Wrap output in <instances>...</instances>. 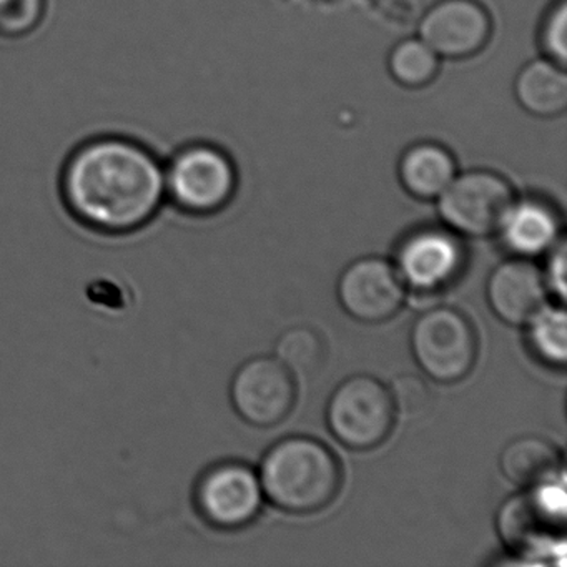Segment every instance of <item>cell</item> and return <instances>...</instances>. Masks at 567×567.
<instances>
[{"instance_id":"obj_1","label":"cell","mask_w":567,"mask_h":567,"mask_svg":"<svg viewBox=\"0 0 567 567\" xmlns=\"http://www.w3.org/2000/svg\"><path fill=\"white\" fill-rule=\"evenodd\" d=\"M62 195L69 210L89 227L127 234L148 224L164 204L165 167L134 138H92L69 157Z\"/></svg>"},{"instance_id":"obj_2","label":"cell","mask_w":567,"mask_h":567,"mask_svg":"<svg viewBox=\"0 0 567 567\" xmlns=\"http://www.w3.org/2000/svg\"><path fill=\"white\" fill-rule=\"evenodd\" d=\"M260 484L268 501L293 514L327 507L341 487L333 451L313 437L291 436L275 444L261 461Z\"/></svg>"},{"instance_id":"obj_3","label":"cell","mask_w":567,"mask_h":567,"mask_svg":"<svg viewBox=\"0 0 567 567\" xmlns=\"http://www.w3.org/2000/svg\"><path fill=\"white\" fill-rule=\"evenodd\" d=\"M567 499L556 480L509 497L497 514V530L517 556L554 554L564 560Z\"/></svg>"},{"instance_id":"obj_4","label":"cell","mask_w":567,"mask_h":567,"mask_svg":"<svg viewBox=\"0 0 567 567\" xmlns=\"http://www.w3.org/2000/svg\"><path fill=\"white\" fill-rule=\"evenodd\" d=\"M411 350L431 380L456 383L466 378L476 363V330L470 318L454 308H430L414 321Z\"/></svg>"},{"instance_id":"obj_5","label":"cell","mask_w":567,"mask_h":567,"mask_svg":"<svg viewBox=\"0 0 567 567\" xmlns=\"http://www.w3.org/2000/svg\"><path fill=\"white\" fill-rule=\"evenodd\" d=\"M328 426L344 446L373 450L390 436L396 408L390 390L367 374L348 378L331 394L327 410Z\"/></svg>"},{"instance_id":"obj_6","label":"cell","mask_w":567,"mask_h":567,"mask_svg":"<svg viewBox=\"0 0 567 567\" xmlns=\"http://www.w3.org/2000/svg\"><path fill=\"white\" fill-rule=\"evenodd\" d=\"M237 172L227 154L212 145L182 148L165 167L167 197L188 214L207 215L230 202Z\"/></svg>"},{"instance_id":"obj_7","label":"cell","mask_w":567,"mask_h":567,"mask_svg":"<svg viewBox=\"0 0 567 567\" xmlns=\"http://www.w3.org/2000/svg\"><path fill=\"white\" fill-rule=\"evenodd\" d=\"M436 200L447 227L467 237H487L501 231L516 197L506 178L473 171L456 175Z\"/></svg>"},{"instance_id":"obj_8","label":"cell","mask_w":567,"mask_h":567,"mask_svg":"<svg viewBox=\"0 0 567 567\" xmlns=\"http://www.w3.org/2000/svg\"><path fill=\"white\" fill-rule=\"evenodd\" d=\"M295 400V374L278 358H254L241 364L231 381L235 410L254 426L281 423L290 414Z\"/></svg>"},{"instance_id":"obj_9","label":"cell","mask_w":567,"mask_h":567,"mask_svg":"<svg viewBox=\"0 0 567 567\" xmlns=\"http://www.w3.org/2000/svg\"><path fill=\"white\" fill-rule=\"evenodd\" d=\"M338 298L350 317L364 323H381L403 307L406 284L396 265L380 257L360 258L341 275Z\"/></svg>"},{"instance_id":"obj_10","label":"cell","mask_w":567,"mask_h":567,"mask_svg":"<svg viewBox=\"0 0 567 567\" xmlns=\"http://www.w3.org/2000/svg\"><path fill=\"white\" fill-rule=\"evenodd\" d=\"M493 34L489 12L476 0H441L421 19L423 39L440 59L473 58L480 54Z\"/></svg>"},{"instance_id":"obj_11","label":"cell","mask_w":567,"mask_h":567,"mask_svg":"<svg viewBox=\"0 0 567 567\" xmlns=\"http://www.w3.org/2000/svg\"><path fill=\"white\" fill-rule=\"evenodd\" d=\"M264 497L260 477L240 463L218 464L198 483V509L208 523L224 529L251 523Z\"/></svg>"},{"instance_id":"obj_12","label":"cell","mask_w":567,"mask_h":567,"mask_svg":"<svg viewBox=\"0 0 567 567\" xmlns=\"http://www.w3.org/2000/svg\"><path fill=\"white\" fill-rule=\"evenodd\" d=\"M396 268L408 287L434 291L457 277L464 261L463 245L444 230L416 231L401 244Z\"/></svg>"},{"instance_id":"obj_13","label":"cell","mask_w":567,"mask_h":567,"mask_svg":"<svg viewBox=\"0 0 567 567\" xmlns=\"http://www.w3.org/2000/svg\"><path fill=\"white\" fill-rule=\"evenodd\" d=\"M546 278L533 261L507 260L487 281V301L494 313L509 324H527L547 307Z\"/></svg>"},{"instance_id":"obj_14","label":"cell","mask_w":567,"mask_h":567,"mask_svg":"<svg viewBox=\"0 0 567 567\" xmlns=\"http://www.w3.org/2000/svg\"><path fill=\"white\" fill-rule=\"evenodd\" d=\"M556 210L540 200L514 202L501 234L511 250L523 257H536L550 250L559 238Z\"/></svg>"},{"instance_id":"obj_15","label":"cell","mask_w":567,"mask_h":567,"mask_svg":"<svg viewBox=\"0 0 567 567\" xmlns=\"http://www.w3.org/2000/svg\"><path fill=\"white\" fill-rule=\"evenodd\" d=\"M456 175L451 152L431 142L408 148L400 161L401 184L420 200H436Z\"/></svg>"},{"instance_id":"obj_16","label":"cell","mask_w":567,"mask_h":567,"mask_svg":"<svg viewBox=\"0 0 567 567\" xmlns=\"http://www.w3.org/2000/svg\"><path fill=\"white\" fill-rule=\"evenodd\" d=\"M517 102L536 117H559L567 109V78L563 65L539 59L530 62L514 82Z\"/></svg>"},{"instance_id":"obj_17","label":"cell","mask_w":567,"mask_h":567,"mask_svg":"<svg viewBox=\"0 0 567 567\" xmlns=\"http://www.w3.org/2000/svg\"><path fill=\"white\" fill-rule=\"evenodd\" d=\"M499 466L507 480L523 487L540 486L563 474L559 451L540 436L511 441L501 454Z\"/></svg>"},{"instance_id":"obj_18","label":"cell","mask_w":567,"mask_h":567,"mask_svg":"<svg viewBox=\"0 0 567 567\" xmlns=\"http://www.w3.org/2000/svg\"><path fill=\"white\" fill-rule=\"evenodd\" d=\"M391 78L406 89H423L436 79L441 59L423 39H408L388 59Z\"/></svg>"},{"instance_id":"obj_19","label":"cell","mask_w":567,"mask_h":567,"mask_svg":"<svg viewBox=\"0 0 567 567\" xmlns=\"http://www.w3.org/2000/svg\"><path fill=\"white\" fill-rule=\"evenodd\" d=\"M327 348L318 331L295 327L285 331L277 341V357L291 373L311 374L321 368Z\"/></svg>"},{"instance_id":"obj_20","label":"cell","mask_w":567,"mask_h":567,"mask_svg":"<svg viewBox=\"0 0 567 567\" xmlns=\"http://www.w3.org/2000/svg\"><path fill=\"white\" fill-rule=\"evenodd\" d=\"M527 324L534 353L546 363L563 367L567 357V323L564 308L546 307Z\"/></svg>"},{"instance_id":"obj_21","label":"cell","mask_w":567,"mask_h":567,"mask_svg":"<svg viewBox=\"0 0 567 567\" xmlns=\"http://www.w3.org/2000/svg\"><path fill=\"white\" fill-rule=\"evenodd\" d=\"M48 14V0H0V38L34 34Z\"/></svg>"},{"instance_id":"obj_22","label":"cell","mask_w":567,"mask_h":567,"mask_svg":"<svg viewBox=\"0 0 567 567\" xmlns=\"http://www.w3.org/2000/svg\"><path fill=\"white\" fill-rule=\"evenodd\" d=\"M540 45L549 61L566 65L567 59V4L559 0L544 19L540 29Z\"/></svg>"},{"instance_id":"obj_23","label":"cell","mask_w":567,"mask_h":567,"mask_svg":"<svg viewBox=\"0 0 567 567\" xmlns=\"http://www.w3.org/2000/svg\"><path fill=\"white\" fill-rule=\"evenodd\" d=\"M388 390L393 398L396 411L410 414V416L426 410L431 401L430 386L423 378L416 377V374H401V377L394 378Z\"/></svg>"},{"instance_id":"obj_24","label":"cell","mask_w":567,"mask_h":567,"mask_svg":"<svg viewBox=\"0 0 567 567\" xmlns=\"http://www.w3.org/2000/svg\"><path fill=\"white\" fill-rule=\"evenodd\" d=\"M550 250H553V255H550L544 278H546L547 288L563 301L566 298V247H564V241H557Z\"/></svg>"}]
</instances>
